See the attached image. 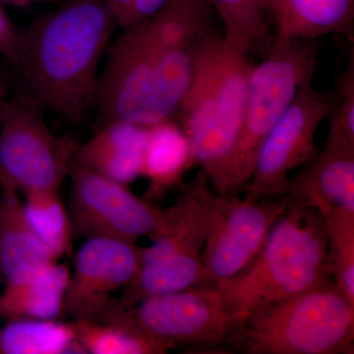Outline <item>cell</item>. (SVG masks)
<instances>
[{
	"label": "cell",
	"mask_w": 354,
	"mask_h": 354,
	"mask_svg": "<svg viewBox=\"0 0 354 354\" xmlns=\"http://www.w3.org/2000/svg\"><path fill=\"white\" fill-rule=\"evenodd\" d=\"M114 25L104 0H67L22 34L15 65L41 108L71 121L87 114Z\"/></svg>",
	"instance_id": "obj_1"
},
{
	"label": "cell",
	"mask_w": 354,
	"mask_h": 354,
	"mask_svg": "<svg viewBox=\"0 0 354 354\" xmlns=\"http://www.w3.org/2000/svg\"><path fill=\"white\" fill-rule=\"evenodd\" d=\"M328 241L322 213L290 198L254 259L239 274L216 286L235 325L256 310L333 281Z\"/></svg>",
	"instance_id": "obj_2"
},
{
	"label": "cell",
	"mask_w": 354,
	"mask_h": 354,
	"mask_svg": "<svg viewBox=\"0 0 354 354\" xmlns=\"http://www.w3.org/2000/svg\"><path fill=\"white\" fill-rule=\"evenodd\" d=\"M354 304L327 281L242 319L228 339L247 354L353 353Z\"/></svg>",
	"instance_id": "obj_3"
},
{
	"label": "cell",
	"mask_w": 354,
	"mask_h": 354,
	"mask_svg": "<svg viewBox=\"0 0 354 354\" xmlns=\"http://www.w3.org/2000/svg\"><path fill=\"white\" fill-rule=\"evenodd\" d=\"M320 46L317 39L276 36L264 60L251 66L247 79L241 134L227 171V195L243 191L268 133L305 83L312 81Z\"/></svg>",
	"instance_id": "obj_4"
},
{
	"label": "cell",
	"mask_w": 354,
	"mask_h": 354,
	"mask_svg": "<svg viewBox=\"0 0 354 354\" xmlns=\"http://www.w3.org/2000/svg\"><path fill=\"white\" fill-rule=\"evenodd\" d=\"M212 189L206 172L200 169L184 188L144 248L141 267L124 288L123 301L148 295L186 290L204 285L203 251L208 234Z\"/></svg>",
	"instance_id": "obj_5"
},
{
	"label": "cell",
	"mask_w": 354,
	"mask_h": 354,
	"mask_svg": "<svg viewBox=\"0 0 354 354\" xmlns=\"http://www.w3.org/2000/svg\"><path fill=\"white\" fill-rule=\"evenodd\" d=\"M92 320L133 326L169 351L227 344L235 325L218 286H197L123 301L111 298Z\"/></svg>",
	"instance_id": "obj_6"
},
{
	"label": "cell",
	"mask_w": 354,
	"mask_h": 354,
	"mask_svg": "<svg viewBox=\"0 0 354 354\" xmlns=\"http://www.w3.org/2000/svg\"><path fill=\"white\" fill-rule=\"evenodd\" d=\"M41 109L23 95L0 102V187L59 190L69 176L75 143L51 131Z\"/></svg>",
	"instance_id": "obj_7"
},
{
	"label": "cell",
	"mask_w": 354,
	"mask_h": 354,
	"mask_svg": "<svg viewBox=\"0 0 354 354\" xmlns=\"http://www.w3.org/2000/svg\"><path fill=\"white\" fill-rule=\"evenodd\" d=\"M69 216L77 239H118L137 243L155 234L165 211L145 198L136 196L127 185L115 183L72 162Z\"/></svg>",
	"instance_id": "obj_8"
},
{
	"label": "cell",
	"mask_w": 354,
	"mask_h": 354,
	"mask_svg": "<svg viewBox=\"0 0 354 354\" xmlns=\"http://www.w3.org/2000/svg\"><path fill=\"white\" fill-rule=\"evenodd\" d=\"M100 122L123 120L151 127L165 120L158 101L157 68L146 20L123 29L100 75Z\"/></svg>",
	"instance_id": "obj_9"
},
{
	"label": "cell",
	"mask_w": 354,
	"mask_h": 354,
	"mask_svg": "<svg viewBox=\"0 0 354 354\" xmlns=\"http://www.w3.org/2000/svg\"><path fill=\"white\" fill-rule=\"evenodd\" d=\"M209 0H167L146 20L157 68L158 101L165 120L174 118L200 53L214 32Z\"/></svg>",
	"instance_id": "obj_10"
},
{
	"label": "cell",
	"mask_w": 354,
	"mask_h": 354,
	"mask_svg": "<svg viewBox=\"0 0 354 354\" xmlns=\"http://www.w3.org/2000/svg\"><path fill=\"white\" fill-rule=\"evenodd\" d=\"M290 198L252 200L214 191L204 251V285L216 286L241 272L263 246Z\"/></svg>",
	"instance_id": "obj_11"
},
{
	"label": "cell",
	"mask_w": 354,
	"mask_h": 354,
	"mask_svg": "<svg viewBox=\"0 0 354 354\" xmlns=\"http://www.w3.org/2000/svg\"><path fill=\"white\" fill-rule=\"evenodd\" d=\"M328 111L326 95L312 81L305 83L261 144L252 176L243 189L246 198L286 196L290 172L307 164L318 152L316 133L327 118Z\"/></svg>",
	"instance_id": "obj_12"
},
{
	"label": "cell",
	"mask_w": 354,
	"mask_h": 354,
	"mask_svg": "<svg viewBox=\"0 0 354 354\" xmlns=\"http://www.w3.org/2000/svg\"><path fill=\"white\" fill-rule=\"evenodd\" d=\"M144 248L134 242L102 237L84 242L70 274L65 313L74 322L99 315L114 293L136 278Z\"/></svg>",
	"instance_id": "obj_13"
},
{
	"label": "cell",
	"mask_w": 354,
	"mask_h": 354,
	"mask_svg": "<svg viewBox=\"0 0 354 354\" xmlns=\"http://www.w3.org/2000/svg\"><path fill=\"white\" fill-rule=\"evenodd\" d=\"M249 53L225 37L216 36V127L201 169L218 195H227L228 165L241 134L247 79L252 66Z\"/></svg>",
	"instance_id": "obj_14"
},
{
	"label": "cell",
	"mask_w": 354,
	"mask_h": 354,
	"mask_svg": "<svg viewBox=\"0 0 354 354\" xmlns=\"http://www.w3.org/2000/svg\"><path fill=\"white\" fill-rule=\"evenodd\" d=\"M286 195L315 207L323 216L354 214V151H318L297 176Z\"/></svg>",
	"instance_id": "obj_15"
},
{
	"label": "cell",
	"mask_w": 354,
	"mask_h": 354,
	"mask_svg": "<svg viewBox=\"0 0 354 354\" xmlns=\"http://www.w3.org/2000/svg\"><path fill=\"white\" fill-rule=\"evenodd\" d=\"M147 127L123 120L104 123L88 141L76 146L74 162L124 184L142 176Z\"/></svg>",
	"instance_id": "obj_16"
},
{
	"label": "cell",
	"mask_w": 354,
	"mask_h": 354,
	"mask_svg": "<svg viewBox=\"0 0 354 354\" xmlns=\"http://www.w3.org/2000/svg\"><path fill=\"white\" fill-rule=\"evenodd\" d=\"M57 261L28 220L19 192L0 187V274L6 286L19 283Z\"/></svg>",
	"instance_id": "obj_17"
},
{
	"label": "cell",
	"mask_w": 354,
	"mask_h": 354,
	"mask_svg": "<svg viewBox=\"0 0 354 354\" xmlns=\"http://www.w3.org/2000/svg\"><path fill=\"white\" fill-rule=\"evenodd\" d=\"M70 272L57 262L25 281L6 286L0 295V316L7 320H57L64 312Z\"/></svg>",
	"instance_id": "obj_18"
},
{
	"label": "cell",
	"mask_w": 354,
	"mask_h": 354,
	"mask_svg": "<svg viewBox=\"0 0 354 354\" xmlns=\"http://www.w3.org/2000/svg\"><path fill=\"white\" fill-rule=\"evenodd\" d=\"M193 164L189 141L174 118L147 127L142 169L149 183L145 199L162 196L176 186Z\"/></svg>",
	"instance_id": "obj_19"
},
{
	"label": "cell",
	"mask_w": 354,
	"mask_h": 354,
	"mask_svg": "<svg viewBox=\"0 0 354 354\" xmlns=\"http://www.w3.org/2000/svg\"><path fill=\"white\" fill-rule=\"evenodd\" d=\"M274 22L281 38L317 39L330 34L351 38L354 0H283Z\"/></svg>",
	"instance_id": "obj_20"
},
{
	"label": "cell",
	"mask_w": 354,
	"mask_h": 354,
	"mask_svg": "<svg viewBox=\"0 0 354 354\" xmlns=\"http://www.w3.org/2000/svg\"><path fill=\"white\" fill-rule=\"evenodd\" d=\"M64 353H86L75 322L17 319L0 328V354Z\"/></svg>",
	"instance_id": "obj_21"
},
{
	"label": "cell",
	"mask_w": 354,
	"mask_h": 354,
	"mask_svg": "<svg viewBox=\"0 0 354 354\" xmlns=\"http://www.w3.org/2000/svg\"><path fill=\"white\" fill-rule=\"evenodd\" d=\"M26 216L39 239L57 259L71 251V221L58 189L31 190L25 193Z\"/></svg>",
	"instance_id": "obj_22"
},
{
	"label": "cell",
	"mask_w": 354,
	"mask_h": 354,
	"mask_svg": "<svg viewBox=\"0 0 354 354\" xmlns=\"http://www.w3.org/2000/svg\"><path fill=\"white\" fill-rule=\"evenodd\" d=\"M86 353L165 354L169 349L142 330L121 323L82 320L75 322Z\"/></svg>",
	"instance_id": "obj_23"
},
{
	"label": "cell",
	"mask_w": 354,
	"mask_h": 354,
	"mask_svg": "<svg viewBox=\"0 0 354 354\" xmlns=\"http://www.w3.org/2000/svg\"><path fill=\"white\" fill-rule=\"evenodd\" d=\"M230 43L250 53L268 34V19L260 0H209Z\"/></svg>",
	"instance_id": "obj_24"
},
{
	"label": "cell",
	"mask_w": 354,
	"mask_h": 354,
	"mask_svg": "<svg viewBox=\"0 0 354 354\" xmlns=\"http://www.w3.org/2000/svg\"><path fill=\"white\" fill-rule=\"evenodd\" d=\"M327 223L328 265L335 285L354 304V214L330 213Z\"/></svg>",
	"instance_id": "obj_25"
},
{
	"label": "cell",
	"mask_w": 354,
	"mask_h": 354,
	"mask_svg": "<svg viewBox=\"0 0 354 354\" xmlns=\"http://www.w3.org/2000/svg\"><path fill=\"white\" fill-rule=\"evenodd\" d=\"M329 120L324 148L354 151V55L337 78L335 97L329 102Z\"/></svg>",
	"instance_id": "obj_26"
},
{
	"label": "cell",
	"mask_w": 354,
	"mask_h": 354,
	"mask_svg": "<svg viewBox=\"0 0 354 354\" xmlns=\"http://www.w3.org/2000/svg\"><path fill=\"white\" fill-rule=\"evenodd\" d=\"M22 34L16 30L6 11L0 7V55L15 64L19 57Z\"/></svg>",
	"instance_id": "obj_27"
},
{
	"label": "cell",
	"mask_w": 354,
	"mask_h": 354,
	"mask_svg": "<svg viewBox=\"0 0 354 354\" xmlns=\"http://www.w3.org/2000/svg\"><path fill=\"white\" fill-rule=\"evenodd\" d=\"M167 1V0H134L122 30L152 17L153 14L157 13Z\"/></svg>",
	"instance_id": "obj_28"
},
{
	"label": "cell",
	"mask_w": 354,
	"mask_h": 354,
	"mask_svg": "<svg viewBox=\"0 0 354 354\" xmlns=\"http://www.w3.org/2000/svg\"><path fill=\"white\" fill-rule=\"evenodd\" d=\"M109 14L121 29L124 27L134 0H104Z\"/></svg>",
	"instance_id": "obj_29"
},
{
	"label": "cell",
	"mask_w": 354,
	"mask_h": 354,
	"mask_svg": "<svg viewBox=\"0 0 354 354\" xmlns=\"http://www.w3.org/2000/svg\"><path fill=\"white\" fill-rule=\"evenodd\" d=\"M283 0H260L261 6L264 9L266 15L268 19L274 21L276 19L277 14L279 10V7L281 6Z\"/></svg>",
	"instance_id": "obj_30"
},
{
	"label": "cell",
	"mask_w": 354,
	"mask_h": 354,
	"mask_svg": "<svg viewBox=\"0 0 354 354\" xmlns=\"http://www.w3.org/2000/svg\"><path fill=\"white\" fill-rule=\"evenodd\" d=\"M50 0H0V4L16 7V8H28V7L38 6Z\"/></svg>",
	"instance_id": "obj_31"
}]
</instances>
